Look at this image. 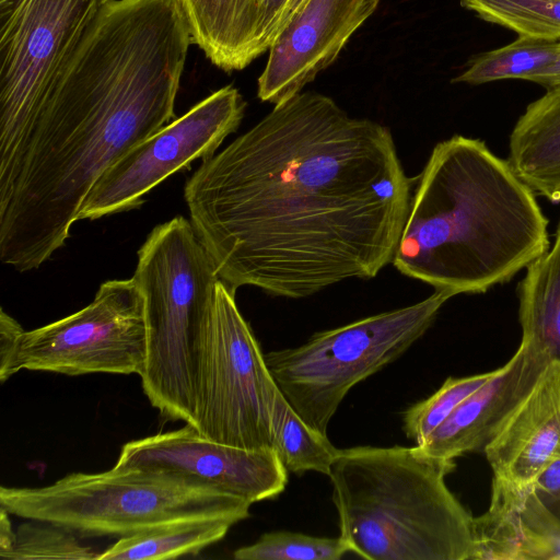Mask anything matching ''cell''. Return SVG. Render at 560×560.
<instances>
[{
	"label": "cell",
	"instance_id": "6da1fadb",
	"mask_svg": "<svg viewBox=\"0 0 560 560\" xmlns=\"http://www.w3.org/2000/svg\"><path fill=\"white\" fill-rule=\"evenodd\" d=\"M411 196L390 130L311 91L202 160L184 187L220 279L289 299L376 277Z\"/></svg>",
	"mask_w": 560,
	"mask_h": 560
},
{
	"label": "cell",
	"instance_id": "7a4b0ae2",
	"mask_svg": "<svg viewBox=\"0 0 560 560\" xmlns=\"http://www.w3.org/2000/svg\"><path fill=\"white\" fill-rule=\"evenodd\" d=\"M144 4L107 1L45 102L0 194V259L37 269L62 247L100 177L171 122L190 44Z\"/></svg>",
	"mask_w": 560,
	"mask_h": 560
},
{
	"label": "cell",
	"instance_id": "3957f363",
	"mask_svg": "<svg viewBox=\"0 0 560 560\" xmlns=\"http://www.w3.org/2000/svg\"><path fill=\"white\" fill-rule=\"evenodd\" d=\"M548 220L509 161L453 136L418 177L392 264L435 290L485 293L549 249Z\"/></svg>",
	"mask_w": 560,
	"mask_h": 560
},
{
	"label": "cell",
	"instance_id": "277c9868",
	"mask_svg": "<svg viewBox=\"0 0 560 560\" xmlns=\"http://www.w3.org/2000/svg\"><path fill=\"white\" fill-rule=\"evenodd\" d=\"M455 459L419 445L339 450L328 477L340 536L369 560H471L472 516L446 486Z\"/></svg>",
	"mask_w": 560,
	"mask_h": 560
},
{
	"label": "cell",
	"instance_id": "5b68a950",
	"mask_svg": "<svg viewBox=\"0 0 560 560\" xmlns=\"http://www.w3.org/2000/svg\"><path fill=\"white\" fill-rule=\"evenodd\" d=\"M132 279L144 300L147 358L139 375L162 416L195 423L200 361L220 277L190 220L156 225L139 248Z\"/></svg>",
	"mask_w": 560,
	"mask_h": 560
},
{
	"label": "cell",
	"instance_id": "8992f818",
	"mask_svg": "<svg viewBox=\"0 0 560 560\" xmlns=\"http://www.w3.org/2000/svg\"><path fill=\"white\" fill-rule=\"evenodd\" d=\"M252 503L174 475L139 468L72 472L36 488H0L11 515L66 527L80 537H127L168 523L222 517L236 523Z\"/></svg>",
	"mask_w": 560,
	"mask_h": 560
},
{
	"label": "cell",
	"instance_id": "52a82bcc",
	"mask_svg": "<svg viewBox=\"0 0 560 560\" xmlns=\"http://www.w3.org/2000/svg\"><path fill=\"white\" fill-rule=\"evenodd\" d=\"M453 295L427 299L314 334L295 348L265 353L284 398L311 428H327L349 390L398 359L431 327Z\"/></svg>",
	"mask_w": 560,
	"mask_h": 560
},
{
	"label": "cell",
	"instance_id": "ba28073f",
	"mask_svg": "<svg viewBox=\"0 0 560 560\" xmlns=\"http://www.w3.org/2000/svg\"><path fill=\"white\" fill-rule=\"evenodd\" d=\"M107 0H0V194L60 74Z\"/></svg>",
	"mask_w": 560,
	"mask_h": 560
},
{
	"label": "cell",
	"instance_id": "9c48e42d",
	"mask_svg": "<svg viewBox=\"0 0 560 560\" xmlns=\"http://www.w3.org/2000/svg\"><path fill=\"white\" fill-rule=\"evenodd\" d=\"M235 292L218 281L199 366L192 427L221 444L272 448V412L279 387L238 311Z\"/></svg>",
	"mask_w": 560,
	"mask_h": 560
},
{
	"label": "cell",
	"instance_id": "30bf717a",
	"mask_svg": "<svg viewBox=\"0 0 560 560\" xmlns=\"http://www.w3.org/2000/svg\"><path fill=\"white\" fill-rule=\"evenodd\" d=\"M145 358L143 295L132 278L108 280L82 310L46 326L24 330L13 374L30 370L69 376L140 375Z\"/></svg>",
	"mask_w": 560,
	"mask_h": 560
},
{
	"label": "cell",
	"instance_id": "8fae6325",
	"mask_svg": "<svg viewBox=\"0 0 560 560\" xmlns=\"http://www.w3.org/2000/svg\"><path fill=\"white\" fill-rule=\"evenodd\" d=\"M240 91L226 85L137 144L114 163L88 194L78 220H96L143 205L170 175L212 156L236 131L245 112Z\"/></svg>",
	"mask_w": 560,
	"mask_h": 560
},
{
	"label": "cell",
	"instance_id": "7c38bea8",
	"mask_svg": "<svg viewBox=\"0 0 560 560\" xmlns=\"http://www.w3.org/2000/svg\"><path fill=\"white\" fill-rule=\"evenodd\" d=\"M186 478L252 504L279 495L288 470L273 448L249 450L202 436L192 425L126 443L114 465Z\"/></svg>",
	"mask_w": 560,
	"mask_h": 560
},
{
	"label": "cell",
	"instance_id": "4fadbf2b",
	"mask_svg": "<svg viewBox=\"0 0 560 560\" xmlns=\"http://www.w3.org/2000/svg\"><path fill=\"white\" fill-rule=\"evenodd\" d=\"M380 0H306L268 49L257 96L273 105L299 94L329 67Z\"/></svg>",
	"mask_w": 560,
	"mask_h": 560
},
{
	"label": "cell",
	"instance_id": "5bb4252c",
	"mask_svg": "<svg viewBox=\"0 0 560 560\" xmlns=\"http://www.w3.org/2000/svg\"><path fill=\"white\" fill-rule=\"evenodd\" d=\"M548 363L545 354L522 340L514 355L494 370L419 446L432 456L446 459L483 452Z\"/></svg>",
	"mask_w": 560,
	"mask_h": 560
},
{
	"label": "cell",
	"instance_id": "9a60e30c",
	"mask_svg": "<svg viewBox=\"0 0 560 560\" xmlns=\"http://www.w3.org/2000/svg\"><path fill=\"white\" fill-rule=\"evenodd\" d=\"M483 453L493 477L518 487L560 458V362L547 364Z\"/></svg>",
	"mask_w": 560,
	"mask_h": 560
},
{
	"label": "cell",
	"instance_id": "2e32d148",
	"mask_svg": "<svg viewBox=\"0 0 560 560\" xmlns=\"http://www.w3.org/2000/svg\"><path fill=\"white\" fill-rule=\"evenodd\" d=\"M471 560H560V523L530 487L493 477L488 510L472 517Z\"/></svg>",
	"mask_w": 560,
	"mask_h": 560
},
{
	"label": "cell",
	"instance_id": "e0dca14e",
	"mask_svg": "<svg viewBox=\"0 0 560 560\" xmlns=\"http://www.w3.org/2000/svg\"><path fill=\"white\" fill-rule=\"evenodd\" d=\"M509 162L534 192L560 202V85L547 89L518 118Z\"/></svg>",
	"mask_w": 560,
	"mask_h": 560
},
{
	"label": "cell",
	"instance_id": "ac0fdd59",
	"mask_svg": "<svg viewBox=\"0 0 560 560\" xmlns=\"http://www.w3.org/2000/svg\"><path fill=\"white\" fill-rule=\"evenodd\" d=\"M518 298L522 340L560 362V222L552 247L526 267Z\"/></svg>",
	"mask_w": 560,
	"mask_h": 560
},
{
	"label": "cell",
	"instance_id": "d6986e66",
	"mask_svg": "<svg viewBox=\"0 0 560 560\" xmlns=\"http://www.w3.org/2000/svg\"><path fill=\"white\" fill-rule=\"evenodd\" d=\"M236 524L222 517L186 520L119 538L98 560H163L194 556L220 541Z\"/></svg>",
	"mask_w": 560,
	"mask_h": 560
},
{
	"label": "cell",
	"instance_id": "ffe728a7",
	"mask_svg": "<svg viewBox=\"0 0 560 560\" xmlns=\"http://www.w3.org/2000/svg\"><path fill=\"white\" fill-rule=\"evenodd\" d=\"M272 448L288 471L327 476L339 451L326 434L304 422L280 389L272 412Z\"/></svg>",
	"mask_w": 560,
	"mask_h": 560
},
{
	"label": "cell",
	"instance_id": "44dd1931",
	"mask_svg": "<svg viewBox=\"0 0 560 560\" xmlns=\"http://www.w3.org/2000/svg\"><path fill=\"white\" fill-rule=\"evenodd\" d=\"M560 42L517 36L512 43L474 56L453 83L480 85L501 80L533 79L556 58Z\"/></svg>",
	"mask_w": 560,
	"mask_h": 560
},
{
	"label": "cell",
	"instance_id": "7402d4cb",
	"mask_svg": "<svg viewBox=\"0 0 560 560\" xmlns=\"http://www.w3.org/2000/svg\"><path fill=\"white\" fill-rule=\"evenodd\" d=\"M460 5L517 36L560 42V0H460Z\"/></svg>",
	"mask_w": 560,
	"mask_h": 560
},
{
	"label": "cell",
	"instance_id": "603a6c76",
	"mask_svg": "<svg viewBox=\"0 0 560 560\" xmlns=\"http://www.w3.org/2000/svg\"><path fill=\"white\" fill-rule=\"evenodd\" d=\"M191 40L218 68L233 71V0H178Z\"/></svg>",
	"mask_w": 560,
	"mask_h": 560
},
{
	"label": "cell",
	"instance_id": "cb8c5ba5",
	"mask_svg": "<svg viewBox=\"0 0 560 560\" xmlns=\"http://www.w3.org/2000/svg\"><path fill=\"white\" fill-rule=\"evenodd\" d=\"M79 537L66 527L27 520L15 530L12 549L0 557L11 560H98L101 553L84 545Z\"/></svg>",
	"mask_w": 560,
	"mask_h": 560
},
{
	"label": "cell",
	"instance_id": "d4e9b609",
	"mask_svg": "<svg viewBox=\"0 0 560 560\" xmlns=\"http://www.w3.org/2000/svg\"><path fill=\"white\" fill-rule=\"evenodd\" d=\"M349 546L339 537H315L277 530L264 534L256 542L233 552L236 560H339Z\"/></svg>",
	"mask_w": 560,
	"mask_h": 560
},
{
	"label": "cell",
	"instance_id": "484cf974",
	"mask_svg": "<svg viewBox=\"0 0 560 560\" xmlns=\"http://www.w3.org/2000/svg\"><path fill=\"white\" fill-rule=\"evenodd\" d=\"M493 372L448 377L434 394L409 407L402 418L407 438L418 445L423 443L466 398L493 375Z\"/></svg>",
	"mask_w": 560,
	"mask_h": 560
},
{
	"label": "cell",
	"instance_id": "4316f807",
	"mask_svg": "<svg viewBox=\"0 0 560 560\" xmlns=\"http://www.w3.org/2000/svg\"><path fill=\"white\" fill-rule=\"evenodd\" d=\"M266 0H233V71L246 68L256 56V33Z\"/></svg>",
	"mask_w": 560,
	"mask_h": 560
},
{
	"label": "cell",
	"instance_id": "83f0119b",
	"mask_svg": "<svg viewBox=\"0 0 560 560\" xmlns=\"http://www.w3.org/2000/svg\"><path fill=\"white\" fill-rule=\"evenodd\" d=\"M290 0H266L256 33L255 50L259 57L269 49L284 24L285 9Z\"/></svg>",
	"mask_w": 560,
	"mask_h": 560
},
{
	"label": "cell",
	"instance_id": "f1b7e54d",
	"mask_svg": "<svg viewBox=\"0 0 560 560\" xmlns=\"http://www.w3.org/2000/svg\"><path fill=\"white\" fill-rule=\"evenodd\" d=\"M24 329L1 308L0 315V380L5 382L13 375V363Z\"/></svg>",
	"mask_w": 560,
	"mask_h": 560
},
{
	"label": "cell",
	"instance_id": "f546056e",
	"mask_svg": "<svg viewBox=\"0 0 560 560\" xmlns=\"http://www.w3.org/2000/svg\"><path fill=\"white\" fill-rule=\"evenodd\" d=\"M539 501L560 523V458L547 467L533 483Z\"/></svg>",
	"mask_w": 560,
	"mask_h": 560
},
{
	"label": "cell",
	"instance_id": "4dcf8cb0",
	"mask_svg": "<svg viewBox=\"0 0 560 560\" xmlns=\"http://www.w3.org/2000/svg\"><path fill=\"white\" fill-rule=\"evenodd\" d=\"M532 82L544 86L546 90L560 85V46L553 61L539 72Z\"/></svg>",
	"mask_w": 560,
	"mask_h": 560
},
{
	"label": "cell",
	"instance_id": "1f68e13d",
	"mask_svg": "<svg viewBox=\"0 0 560 560\" xmlns=\"http://www.w3.org/2000/svg\"><path fill=\"white\" fill-rule=\"evenodd\" d=\"M0 556H2L12 549L15 540V530L11 526L10 513L3 508H0Z\"/></svg>",
	"mask_w": 560,
	"mask_h": 560
}]
</instances>
